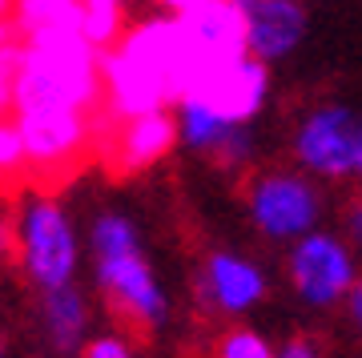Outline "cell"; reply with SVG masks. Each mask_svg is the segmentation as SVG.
<instances>
[{
	"instance_id": "25",
	"label": "cell",
	"mask_w": 362,
	"mask_h": 358,
	"mask_svg": "<svg viewBox=\"0 0 362 358\" xmlns=\"http://www.w3.org/2000/svg\"><path fill=\"white\" fill-rule=\"evenodd\" d=\"M13 37H21V33H16V25H13V13H8V16H0V45H8Z\"/></svg>"
},
{
	"instance_id": "20",
	"label": "cell",
	"mask_w": 362,
	"mask_h": 358,
	"mask_svg": "<svg viewBox=\"0 0 362 358\" xmlns=\"http://www.w3.org/2000/svg\"><path fill=\"white\" fill-rule=\"evenodd\" d=\"M342 238H346L354 250H358V258H362V193H354L346 205H342Z\"/></svg>"
},
{
	"instance_id": "15",
	"label": "cell",
	"mask_w": 362,
	"mask_h": 358,
	"mask_svg": "<svg viewBox=\"0 0 362 358\" xmlns=\"http://www.w3.org/2000/svg\"><path fill=\"white\" fill-rule=\"evenodd\" d=\"M81 33L97 45V49H117L121 37L129 33L125 25V8H117V4H85V21H81Z\"/></svg>"
},
{
	"instance_id": "23",
	"label": "cell",
	"mask_w": 362,
	"mask_h": 358,
	"mask_svg": "<svg viewBox=\"0 0 362 358\" xmlns=\"http://www.w3.org/2000/svg\"><path fill=\"white\" fill-rule=\"evenodd\" d=\"M13 69H4V64H0V117L4 113H13Z\"/></svg>"
},
{
	"instance_id": "7",
	"label": "cell",
	"mask_w": 362,
	"mask_h": 358,
	"mask_svg": "<svg viewBox=\"0 0 362 358\" xmlns=\"http://www.w3.org/2000/svg\"><path fill=\"white\" fill-rule=\"evenodd\" d=\"M197 302L218 318H246L270 298V270L242 250H209L197 270Z\"/></svg>"
},
{
	"instance_id": "2",
	"label": "cell",
	"mask_w": 362,
	"mask_h": 358,
	"mask_svg": "<svg viewBox=\"0 0 362 358\" xmlns=\"http://www.w3.org/2000/svg\"><path fill=\"white\" fill-rule=\"evenodd\" d=\"M105 101L101 49L81 28L25 37V57L13 77V113L28 109H93Z\"/></svg>"
},
{
	"instance_id": "16",
	"label": "cell",
	"mask_w": 362,
	"mask_h": 358,
	"mask_svg": "<svg viewBox=\"0 0 362 358\" xmlns=\"http://www.w3.org/2000/svg\"><path fill=\"white\" fill-rule=\"evenodd\" d=\"M218 358H278V346L254 326H233L218 338Z\"/></svg>"
},
{
	"instance_id": "11",
	"label": "cell",
	"mask_w": 362,
	"mask_h": 358,
	"mask_svg": "<svg viewBox=\"0 0 362 358\" xmlns=\"http://www.w3.org/2000/svg\"><path fill=\"white\" fill-rule=\"evenodd\" d=\"M33 169H61L85 154L93 137V109H28L16 113Z\"/></svg>"
},
{
	"instance_id": "13",
	"label": "cell",
	"mask_w": 362,
	"mask_h": 358,
	"mask_svg": "<svg viewBox=\"0 0 362 358\" xmlns=\"http://www.w3.org/2000/svg\"><path fill=\"white\" fill-rule=\"evenodd\" d=\"M89 322H93L89 294L81 290L77 282L40 294V330L49 338L52 354H61V358L81 354V346L89 342Z\"/></svg>"
},
{
	"instance_id": "8",
	"label": "cell",
	"mask_w": 362,
	"mask_h": 358,
	"mask_svg": "<svg viewBox=\"0 0 362 358\" xmlns=\"http://www.w3.org/2000/svg\"><path fill=\"white\" fill-rule=\"evenodd\" d=\"M177 21H181V33H185V52H189V81H185V89L202 73L250 52L246 21H242L238 0H197L194 8L177 13Z\"/></svg>"
},
{
	"instance_id": "4",
	"label": "cell",
	"mask_w": 362,
	"mask_h": 358,
	"mask_svg": "<svg viewBox=\"0 0 362 358\" xmlns=\"http://www.w3.org/2000/svg\"><path fill=\"white\" fill-rule=\"evenodd\" d=\"M81 238L73 214L49 193H28L21 202V230H16V262L33 290H57L77 282Z\"/></svg>"
},
{
	"instance_id": "10",
	"label": "cell",
	"mask_w": 362,
	"mask_h": 358,
	"mask_svg": "<svg viewBox=\"0 0 362 358\" xmlns=\"http://www.w3.org/2000/svg\"><path fill=\"white\" fill-rule=\"evenodd\" d=\"M246 21V49L274 64L290 61L310 37V8L306 0H238Z\"/></svg>"
},
{
	"instance_id": "17",
	"label": "cell",
	"mask_w": 362,
	"mask_h": 358,
	"mask_svg": "<svg viewBox=\"0 0 362 358\" xmlns=\"http://www.w3.org/2000/svg\"><path fill=\"white\" fill-rule=\"evenodd\" d=\"M28 166V145H25V133H21V121L16 113L0 117V178H13Z\"/></svg>"
},
{
	"instance_id": "18",
	"label": "cell",
	"mask_w": 362,
	"mask_h": 358,
	"mask_svg": "<svg viewBox=\"0 0 362 358\" xmlns=\"http://www.w3.org/2000/svg\"><path fill=\"white\" fill-rule=\"evenodd\" d=\"M77 358H137L133 354V342L125 338V334H89V342L81 346V354Z\"/></svg>"
},
{
	"instance_id": "21",
	"label": "cell",
	"mask_w": 362,
	"mask_h": 358,
	"mask_svg": "<svg viewBox=\"0 0 362 358\" xmlns=\"http://www.w3.org/2000/svg\"><path fill=\"white\" fill-rule=\"evenodd\" d=\"M278 358H326V354L310 334H290L286 342H278Z\"/></svg>"
},
{
	"instance_id": "26",
	"label": "cell",
	"mask_w": 362,
	"mask_h": 358,
	"mask_svg": "<svg viewBox=\"0 0 362 358\" xmlns=\"http://www.w3.org/2000/svg\"><path fill=\"white\" fill-rule=\"evenodd\" d=\"M354 181H362V129H358V161H354Z\"/></svg>"
},
{
	"instance_id": "9",
	"label": "cell",
	"mask_w": 362,
	"mask_h": 358,
	"mask_svg": "<svg viewBox=\"0 0 362 358\" xmlns=\"http://www.w3.org/2000/svg\"><path fill=\"white\" fill-rule=\"evenodd\" d=\"M185 93L202 97L209 109H218L233 125H254L270 105V64L258 61L254 52H246L238 61H226L218 69L202 73Z\"/></svg>"
},
{
	"instance_id": "27",
	"label": "cell",
	"mask_w": 362,
	"mask_h": 358,
	"mask_svg": "<svg viewBox=\"0 0 362 358\" xmlns=\"http://www.w3.org/2000/svg\"><path fill=\"white\" fill-rule=\"evenodd\" d=\"M0 358H4V338H0Z\"/></svg>"
},
{
	"instance_id": "12",
	"label": "cell",
	"mask_w": 362,
	"mask_h": 358,
	"mask_svg": "<svg viewBox=\"0 0 362 358\" xmlns=\"http://www.w3.org/2000/svg\"><path fill=\"white\" fill-rule=\"evenodd\" d=\"M177 145H181V137H177L173 105H169V109H149V113L121 117L117 141H113V161L125 169V173H137V169L157 166V161L169 157Z\"/></svg>"
},
{
	"instance_id": "22",
	"label": "cell",
	"mask_w": 362,
	"mask_h": 358,
	"mask_svg": "<svg viewBox=\"0 0 362 358\" xmlns=\"http://www.w3.org/2000/svg\"><path fill=\"white\" fill-rule=\"evenodd\" d=\"M342 310H346V322H350V330L362 338V274L358 282H354V290H350V298L342 302Z\"/></svg>"
},
{
	"instance_id": "5",
	"label": "cell",
	"mask_w": 362,
	"mask_h": 358,
	"mask_svg": "<svg viewBox=\"0 0 362 358\" xmlns=\"http://www.w3.org/2000/svg\"><path fill=\"white\" fill-rule=\"evenodd\" d=\"M286 282L302 306L310 310H338L350 298L362 274L358 250L342 238V230H310L306 238L286 246Z\"/></svg>"
},
{
	"instance_id": "6",
	"label": "cell",
	"mask_w": 362,
	"mask_h": 358,
	"mask_svg": "<svg viewBox=\"0 0 362 358\" xmlns=\"http://www.w3.org/2000/svg\"><path fill=\"white\" fill-rule=\"evenodd\" d=\"M358 129L362 113L342 101H318L294 121L290 129V161L314 173L318 181L334 185V181L354 178V161H358Z\"/></svg>"
},
{
	"instance_id": "19",
	"label": "cell",
	"mask_w": 362,
	"mask_h": 358,
	"mask_svg": "<svg viewBox=\"0 0 362 358\" xmlns=\"http://www.w3.org/2000/svg\"><path fill=\"white\" fill-rule=\"evenodd\" d=\"M16 230H21V202L0 190V258H16Z\"/></svg>"
},
{
	"instance_id": "24",
	"label": "cell",
	"mask_w": 362,
	"mask_h": 358,
	"mask_svg": "<svg viewBox=\"0 0 362 358\" xmlns=\"http://www.w3.org/2000/svg\"><path fill=\"white\" fill-rule=\"evenodd\" d=\"M197 0H153L157 13H185V8H194Z\"/></svg>"
},
{
	"instance_id": "14",
	"label": "cell",
	"mask_w": 362,
	"mask_h": 358,
	"mask_svg": "<svg viewBox=\"0 0 362 358\" xmlns=\"http://www.w3.org/2000/svg\"><path fill=\"white\" fill-rule=\"evenodd\" d=\"M85 0H13V25L21 37L81 28Z\"/></svg>"
},
{
	"instance_id": "1",
	"label": "cell",
	"mask_w": 362,
	"mask_h": 358,
	"mask_svg": "<svg viewBox=\"0 0 362 358\" xmlns=\"http://www.w3.org/2000/svg\"><path fill=\"white\" fill-rule=\"evenodd\" d=\"M89 262L93 282L105 294V302L129 318L141 330H161L169 322V290L157 278V266L149 262V250L141 242V230L129 214L101 209L89 226Z\"/></svg>"
},
{
	"instance_id": "3",
	"label": "cell",
	"mask_w": 362,
	"mask_h": 358,
	"mask_svg": "<svg viewBox=\"0 0 362 358\" xmlns=\"http://www.w3.org/2000/svg\"><path fill=\"white\" fill-rule=\"evenodd\" d=\"M326 181L302 166H262L246 181V218L270 246H290L326 226Z\"/></svg>"
}]
</instances>
